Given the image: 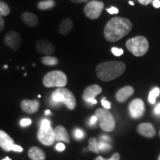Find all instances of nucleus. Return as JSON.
Returning <instances> with one entry per match:
<instances>
[{
	"label": "nucleus",
	"instance_id": "c85d7f7f",
	"mask_svg": "<svg viewBox=\"0 0 160 160\" xmlns=\"http://www.w3.org/2000/svg\"><path fill=\"white\" fill-rule=\"evenodd\" d=\"M119 159H120V155L118 153H115L113 155V157L110 158L109 159H105L102 157H98L97 158H96L95 160H119Z\"/></svg>",
	"mask_w": 160,
	"mask_h": 160
},
{
	"label": "nucleus",
	"instance_id": "c756f323",
	"mask_svg": "<svg viewBox=\"0 0 160 160\" xmlns=\"http://www.w3.org/2000/svg\"><path fill=\"white\" fill-rule=\"evenodd\" d=\"M74 136L77 139H82L84 137V133L80 129H77L74 132Z\"/></svg>",
	"mask_w": 160,
	"mask_h": 160
},
{
	"label": "nucleus",
	"instance_id": "6e6552de",
	"mask_svg": "<svg viewBox=\"0 0 160 160\" xmlns=\"http://www.w3.org/2000/svg\"><path fill=\"white\" fill-rule=\"evenodd\" d=\"M5 45L13 51H17L22 45V39L19 33L16 31H10L4 38Z\"/></svg>",
	"mask_w": 160,
	"mask_h": 160
},
{
	"label": "nucleus",
	"instance_id": "7ed1b4c3",
	"mask_svg": "<svg viewBox=\"0 0 160 160\" xmlns=\"http://www.w3.org/2000/svg\"><path fill=\"white\" fill-rule=\"evenodd\" d=\"M126 47L136 57H142L147 53L149 48V44L145 37L139 36L128 40Z\"/></svg>",
	"mask_w": 160,
	"mask_h": 160
},
{
	"label": "nucleus",
	"instance_id": "de8ad7c7",
	"mask_svg": "<svg viewBox=\"0 0 160 160\" xmlns=\"http://www.w3.org/2000/svg\"><path fill=\"white\" fill-rule=\"evenodd\" d=\"M10 160H11V159H10Z\"/></svg>",
	"mask_w": 160,
	"mask_h": 160
},
{
	"label": "nucleus",
	"instance_id": "58836bf2",
	"mask_svg": "<svg viewBox=\"0 0 160 160\" xmlns=\"http://www.w3.org/2000/svg\"><path fill=\"white\" fill-rule=\"evenodd\" d=\"M97 120H98L97 117H96V116H93V117H91V120H90V125H94V124H96V122H97Z\"/></svg>",
	"mask_w": 160,
	"mask_h": 160
},
{
	"label": "nucleus",
	"instance_id": "412c9836",
	"mask_svg": "<svg viewBox=\"0 0 160 160\" xmlns=\"http://www.w3.org/2000/svg\"><path fill=\"white\" fill-rule=\"evenodd\" d=\"M55 6V2L53 0H45V1H42L38 4V8L39 10H48L53 8Z\"/></svg>",
	"mask_w": 160,
	"mask_h": 160
},
{
	"label": "nucleus",
	"instance_id": "6ab92c4d",
	"mask_svg": "<svg viewBox=\"0 0 160 160\" xmlns=\"http://www.w3.org/2000/svg\"><path fill=\"white\" fill-rule=\"evenodd\" d=\"M28 157L32 160H45V153L38 147H32L28 151Z\"/></svg>",
	"mask_w": 160,
	"mask_h": 160
},
{
	"label": "nucleus",
	"instance_id": "a878e982",
	"mask_svg": "<svg viewBox=\"0 0 160 160\" xmlns=\"http://www.w3.org/2000/svg\"><path fill=\"white\" fill-rule=\"evenodd\" d=\"M98 148H99V151H105L111 149V145H110L109 144L100 141L99 142H98Z\"/></svg>",
	"mask_w": 160,
	"mask_h": 160
},
{
	"label": "nucleus",
	"instance_id": "cd10ccee",
	"mask_svg": "<svg viewBox=\"0 0 160 160\" xmlns=\"http://www.w3.org/2000/svg\"><path fill=\"white\" fill-rule=\"evenodd\" d=\"M111 52L113 54L117 56V57H119V56L123 54V50L121 48H113L111 49Z\"/></svg>",
	"mask_w": 160,
	"mask_h": 160
},
{
	"label": "nucleus",
	"instance_id": "c03bdc74",
	"mask_svg": "<svg viewBox=\"0 0 160 160\" xmlns=\"http://www.w3.org/2000/svg\"><path fill=\"white\" fill-rule=\"evenodd\" d=\"M129 4H130V5H134V3H133V2L130 1V2H129Z\"/></svg>",
	"mask_w": 160,
	"mask_h": 160
},
{
	"label": "nucleus",
	"instance_id": "dca6fc26",
	"mask_svg": "<svg viewBox=\"0 0 160 160\" xmlns=\"http://www.w3.org/2000/svg\"><path fill=\"white\" fill-rule=\"evenodd\" d=\"M133 92H134V89L131 86H125L123 87L117 91V94H116V98L119 102H125V100L128 99L131 96L133 95Z\"/></svg>",
	"mask_w": 160,
	"mask_h": 160
},
{
	"label": "nucleus",
	"instance_id": "bb28decb",
	"mask_svg": "<svg viewBox=\"0 0 160 160\" xmlns=\"http://www.w3.org/2000/svg\"><path fill=\"white\" fill-rule=\"evenodd\" d=\"M51 128V122L48 119H43L41 122V125H40V128L42 129H47Z\"/></svg>",
	"mask_w": 160,
	"mask_h": 160
},
{
	"label": "nucleus",
	"instance_id": "39448f33",
	"mask_svg": "<svg viewBox=\"0 0 160 160\" xmlns=\"http://www.w3.org/2000/svg\"><path fill=\"white\" fill-rule=\"evenodd\" d=\"M67 77L61 71L49 72L43 78V85L47 88H62L67 85Z\"/></svg>",
	"mask_w": 160,
	"mask_h": 160
},
{
	"label": "nucleus",
	"instance_id": "37998d69",
	"mask_svg": "<svg viewBox=\"0 0 160 160\" xmlns=\"http://www.w3.org/2000/svg\"><path fill=\"white\" fill-rule=\"evenodd\" d=\"M45 114H46V115H49V114H51V111H50L49 110H47V111H45Z\"/></svg>",
	"mask_w": 160,
	"mask_h": 160
},
{
	"label": "nucleus",
	"instance_id": "ddd939ff",
	"mask_svg": "<svg viewBox=\"0 0 160 160\" xmlns=\"http://www.w3.org/2000/svg\"><path fill=\"white\" fill-rule=\"evenodd\" d=\"M21 108L26 113H34L39 108V102L38 100L24 99L21 102Z\"/></svg>",
	"mask_w": 160,
	"mask_h": 160
},
{
	"label": "nucleus",
	"instance_id": "49530a36",
	"mask_svg": "<svg viewBox=\"0 0 160 160\" xmlns=\"http://www.w3.org/2000/svg\"><path fill=\"white\" fill-rule=\"evenodd\" d=\"M159 160H160V157H159Z\"/></svg>",
	"mask_w": 160,
	"mask_h": 160
},
{
	"label": "nucleus",
	"instance_id": "b1692460",
	"mask_svg": "<svg viewBox=\"0 0 160 160\" xmlns=\"http://www.w3.org/2000/svg\"><path fill=\"white\" fill-rule=\"evenodd\" d=\"M160 93V89L159 88H155L154 89L152 90V91L150 92V94L148 97V101L151 104H154L156 102V99L158 96L159 95Z\"/></svg>",
	"mask_w": 160,
	"mask_h": 160
},
{
	"label": "nucleus",
	"instance_id": "2eb2a0df",
	"mask_svg": "<svg viewBox=\"0 0 160 160\" xmlns=\"http://www.w3.org/2000/svg\"><path fill=\"white\" fill-rule=\"evenodd\" d=\"M13 140L5 131H0V147L5 151H11Z\"/></svg>",
	"mask_w": 160,
	"mask_h": 160
},
{
	"label": "nucleus",
	"instance_id": "f3484780",
	"mask_svg": "<svg viewBox=\"0 0 160 160\" xmlns=\"http://www.w3.org/2000/svg\"><path fill=\"white\" fill-rule=\"evenodd\" d=\"M54 131V136H55V141H63L66 142H70L69 135L67 131L63 126L59 125L53 130Z\"/></svg>",
	"mask_w": 160,
	"mask_h": 160
},
{
	"label": "nucleus",
	"instance_id": "5701e85b",
	"mask_svg": "<svg viewBox=\"0 0 160 160\" xmlns=\"http://www.w3.org/2000/svg\"><path fill=\"white\" fill-rule=\"evenodd\" d=\"M11 12L9 6L8 5L7 3L4 2L2 1H0V16L2 17H6Z\"/></svg>",
	"mask_w": 160,
	"mask_h": 160
},
{
	"label": "nucleus",
	"instance_id": "393cba45",
	"mask_svg": "<svg viewBox=\"0 0 160 160\" xmlns=\"http://www.w3.org/2000/svg\"><path fill=\"white\" fill-rule=\"evenodd\" d=\"M88 150L90 151L94 152L96 153H98L99 152V148H98V142L95 138H91V139H90Z\"/></svg>",
	"mask_w": 160,
	"mask_h": 160
},
{
	"label": "nucleus",
	"instance_id": "20e7f679",
	"mask_svg": "<svg viewBox=\"0 0 160 160\" xmlns=\"http://www.w3.org/2000/svg\"><path fill=\"white\" fill-rule=\"evenodd\" d=\"M52 100L53 102H63L68 108L73 109L77 105L74 95L68 89L64 88H59L52 94Z\"/></svg>",
	"mask_w": 160,
	"mask_h": 160
},
{
	"label": "nucleus",
	"instance_id": "aec40b11",
	"mask_svg": "<svg viewBox=\"0 0 160 160\" xmlns=\"http://www.w3.org/2000/svg\"><path fill=\"white\" fill-rule=\"evenodd\" d=\"M73 21L70 19H65L59 27V32L62 35H67L73 29Z\"/></svg>",
	"mask_w": 160,
	"mask_h": 160
},
{
	"label": "nucleus",
	"instance_id": "e433bc0d",
	"mask_svg": "<svg viewBox=\"0 0 160 160\" xmlns=\"http://www.w3.org/2000/svg\"><path fill=\"white\" fill-rule=\"evenodd\" d=\"M5 28V21H4L3 18L0 16V32H1Z\"/></svg>",
	"mask_w": 160,
	"mask_h": 160
},
{
	"label": "nucleus",
	"instance_id": "1a4fd4ad",
	"mask_svg": "<svg viewBox=\"0 0 160 160\" xmlns=\"http://www.w3.org/2000/svg\"><path fill=\"white\" fill-rule=\"evenodd\" d=\"M37 137L39 142H41L43 145L46 146L52 145L55 142L54 131L51 127L47 129L39 128Z\"/></svg>",
	"mask_w": 160,
	"mask_h": 160
},
{
	"label": "nucleus",
	"instance_id": "0eeeda50",
	"mask_svg": "<svg viewBox=\"0 0 160 160\" xmlns=\"http://www.w3.org/2000/svg\"><path fill=\"white\" fill-rule=\"evenodd\" d=\"M104 8V3L99 1H91L84 8L86 17L91 19H96L99 17Z\"/></svg>",
	"mask_w": 160,
	"mask_h": 160
},
{
	"label": "nucleus",
	"instance_id": "423d86ee",
	"mask_svg": "<svg viewBox=\"0 0 160 160\" xmlns=\"http://www.w3.org/2000/svg\"><path fill=\"white\" fill-rule=\"evenodd\" d=\"M95 114L100 122V128L103 131L110 132L115 128L114 118L107 109H98Z\"/></svg>",
	"mask_w": 160,
	"mask_h": 160
},
{
	"label": "nucleus",
	"instance_id": "9d476101",
	"mask_svg": "<svg viewBox=\"0 0 160 160\" xmlns=\"http://www.w3.org/2000/svg\"><path fill=\"white\" fill-rule=\"evenodd\" d=\"M130 114L134 119L141 117L145 113V104L140 99H136L131 102L129 105Z\"/></svg>",
	"mask_w": 160,
	"mask_h": 160
},
{
	"label": "nucleus",
	"instance_id": "72a5a7b5",
	"mask_svg": "<svg viewBox=\"0 0 160 160\" xmlns=\"http://www.w3.org/2000/svg\"><path fill=\"white\" fill-rule=\"evenodd\" d=\"M107 11L109 13H111V14H116V13H119V10H118L117 8H115V7L110 8L108 9Z\"/></svg>",
	"mask_w": 160,
	"mask_h": 160
},
{
	"label": "nucleus",
	"instance_id": "79ce46f5",
	"mask_svg": "<svg viewBox=\"0 0 160 160\" xmlns=\"http://www.w3.org/2000/svg\"><path fill=\"white\" fill-rule=\"evenodd\" d=\"M155 113H157V114H159V113H160V104H159V105H158L157 107H156Z\"/></svg>",
	"mask_w": 160,
	"mask_h": 160
},
{
	"label": "nucleus",
	"instance_id": "ea45409f",
	"mask_svg": "<svg viewBox=\"0 0 160 160\" xmlns=\"http://www.w3.org/2000/svg\"><path fill=\"white\" fill-rule=\"evenodd\" d=\"M153 5L156 8H160V1L159 0H153Z\"/></svg>",
	"mask_w": 160,
	"mask_h": 160
},
{
	"label": "nucleus",
	"instance_id": "4be33fe9",
	"mask_svg": "<svg viewBox=\"0 0 160 160\" xmlns=\"http://www.w3.org/2000/svg\"><path fill=\"white\" fill-rule=\"evenodd\" d=\"M42 62L45 65L52 66L57 65L59 61H58L57 57H51V56H45V57H42Z\"/></svg>",
	"mask_w": 160,
	"mask_h": 160
},
{
	"label": "nucleus",
	"instance_id": "f704fd0d",
	"mask_svg": "<svg viewBox=\"0 0 160 160\" xmlns=\"http://www.w3.org/2000/svg\"><path fill=\"white\" fill-rule=\"evenodd\" d=\"M56 149L59 151H62L65 149V146L62 143H58L56 146Z\"/></svg>",
	"mask_w": 160,
	"mask_h": 160
},
{
	"label": "nucleus",
	"instance_id": "f8f14e48",
	"mask_svg": "<svg viewBox=\"0 0 160 160\" xmlns=\"http://www.w3.org/2000/svg\"><path fill=\"white\" fill-rule=\"evenodd\" d=\"M37 51L42 54L51 55L55 52V47L53 44L45 39H39L36 42Z\"/></svg>",
	"mask_w": 160,
	"mask_h": 160
},
{
	"label": "nucleus",
	"instance_id": "4468645a",
	"mask_svg": "<svg viewBox=\"0 0 160 160\" xmlns=\"http://www.w3.org/2000/svg\"><path fill=\"white\" fill-rule=\"evenodd\" d=\"M137 131L145 137L151 138L154 137L156 131L151 123H142L137 128Z\"/></svg>",
	"mask_w": 160,
	"mask_h": 160
},
{
	"label": "nucleus",
	"instance_id": "c9c22d12",
	"mask_svg": "<svg viewBox=\"0 0 160 160\" xmlns=\"http://www.w3.org/2000/svg\"><path fill=\"white\" fill-rule=\"evenodd\" d=\"M101 142H111V138L109 137H108V136H102V137H101Z\"/></svg>",
	"mask_w": 160,
	"mask_h": 160
},
{
	"label": "nucleus",
	"instance_id": "7c9ffc66",
	"mask_svg": "<svg viewBox=\"0 0 160 160\" xmlns=\"http://www.w3.org/2000/svg\"><path fill=\"white\" fill-rule=\"evenodd\" d=\"M20 124H21V125L23 126V127H25V126L31 125V120L30 119H23L21 120V122H20Z\"/></svg>",
	"mask_w": 160,
	"mask_h": 160
},
{
	"label": "nucleus",
	"instance_id": "f257e3e1",
	"mask_svg": "<svg viewBox=\"0 0 160 160\" xmlns=\"http://www.w3.org/2000/svg\"><path fill=\"white\" fill-rule=\"evenodd\" d=\"M132 22L129 19L122 17H114L106 24L104 35L107 41L114 42L121 39L131 31Z\"/></svg>",
	"mask_w": 160,
	"mask_h": 160
},
{
	"label": "nucleus",
	"instance_id": "a211bd4d",
	"mask_svg": "<svg viewBox=\"0 0 160 160\" xmlns=\"http://www.w3.org/2000/svg\"><path fill=\"white\" fill-rule=\"evenodd\" d=\"M22 20L26 25L29 27H36L39 23L37 16L29 12H25L22 15Z\"/></svg>",
	"mask_w": 160,
	"mask_h": 160
},
{
	"label": "nucleus",
	"instance_id": "2f4dec72",
	"mask_svg": "<svg viewBox=\"0 0 160 160\" xmlns=\"http://www.w3.org/2000/svg\"><path fill=\"white\" fill-rule=\"evenodd\" d=\"M102 105L105 109H110L111 108V104H110L109 102H108L107 100L105 99V98H103V99L102 100Z\"/></svg>",
	"mask_w": 160,
	"mask_h": 160
},
{
	"label": "nucleus",
	"instance_id": "4c0bfd02",
	"mask_svg": "<svg viewBox=\"0 0 160 160\" xmlns=\"http://www.w3.org/2000/svg\"><path fill=\"white\" fill-rule=\"evenodd\" d=\"M138 1H139L140 4H142V5H148V4L151 3L153 0H138Z\"/></svg>",
	"mask_w": 160,
	"mask_h": 160
},
{
	"label": "nucleus",
	"instance_id": "a18cd8bd",
	"mask_svg": "<svg viewBox=\"0 0 160 160\" xmlns=\"http://www.w3.org/2000/svg\"><path fill=\"white\" fill-rule=\"evenodd\" d=\"M2 160H10V158H9V157H6L5 159H2Z\"/></svg>",
	"mask_w": 160,
	"mask_h": 160
},
{
	"label": "nucleus",
	"instance_id": "9b49d317",
	"mask_svg": "<svg viewBox=\"0 0 160 160\" xmlns=\"http://www.w3.org/2000/svg\"><path fill=\"white\" fill-rule=\"evenodd\" d=\"M102 90L100 86L97 85H93L88 86L85 90L83 93V99L88 102L91 104H97V101L95 99L96 96L99 95L100 93H102Z\"/></svg>",
	"mask_w": 160,
	"mask_h": 160
},
{
	"label": "nucleus",
	"instance_id": "a19ab883",
	"mask_svg": "<svg viewBox=\"0 0 160 160\" xmlns=\"http://www.w3.org/2000/svg\"><path fill=\"white\" fill-rule=\"evenodd\" d=\"M71 2H73L74 3H83V2H88L89 1V0H71Z\"/></svg>",
	"mask_w": 160,
	"mask_h": 160
},
{
	"label": "nucleus",
	"instance_id": "f03ea898",
	"mask_svg": "<svg viewBox=\"0 0 160 160\" xmlns=\"http://www.w3.org/2000/svg\"><path fill=\"white\" fill-rule=\"evenodd\" d=\"M125 64L122 62H105L97 66L96 73L100 80L109 82L120 77L125 72Z\"/></svg>",
	"mask_w": 160,
	"mask_h": 160
},
{
	"label": "nucleus",
	"instance_id": "473e14b6",
	"mask_svg": "<svg viewBox=\"0 0 160 160\" xmlns=\"http://www.w3.org/2000/svg\"><path fill=\"white\" fill-rule=\"evenodd\" d=\"M11 151H16V152H22L23 151V149H22V148L21 147V146L14 145V144H13V145H12V147H11Z\"/></svg>",
	"mask_w": 160,
	"mask_h": 160
}]
</instances>
